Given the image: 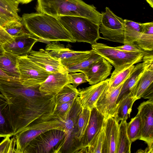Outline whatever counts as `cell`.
Returning <instances> with one entry per match:
<instances>
[{
    "label": "cell",
    "instance_id": "cell-40",
    "mask_svg": "<svg viewBox=\"0 0 153 153\" xmlns=\"http://www.w3.org/2000/svg\"><path fill=\"white\" fill-rule=\"evenodd\" d=\"M71 80V84L75 88L79 85L87 82V79L85 74L82 72L79 73L72 72L69 73Z\"/></svg>",
    "mask_w": 153,
    "mask_h": 153
},
{
    "label": "cell",
    "instance_id": "cell-8",
    "mask_svg": "<svg viewBox=\"0 0 153 153\" xmlns=\"http://www.w3.org/2000/svg\"><path fill=\"white\" fill-rule=\"evenodd\" d=\"M53 129L63 131L62 122L53 118L30 124L14 135L16 138V153H23L25 149L33 139L42 133Z\"/></svg>",
    "mask_w": 153,
    "mask_h": 153
},
{
    "label": "cell",
    "instance_id": "cell-14",
    "mask_svg": "<svg viewBox=\"0 0 153 153\" xmlns=\"http://www.w3.org/2000/svg\"><path fill=\"white\" fill-rule=\"evenodd\" d=\"M39 39L29 33L16 36L10 41L3 44L5 51L17 56L28 55Z\"/></svg>",
    "mask_w": 153,
    "mask_h": 153
},
{
    "label": "cell",
    "instance_id": "cell-33",
    "mask_svg": "<svg viewBox=\"0 0 153 153\" xmlns=\"http://www.w3.org/2000/svg\"><path fill=\"white\" fill-rule=\"evenodd\" d=\"M125 30L127 36L132 44H134L140 36L143 23L125 19Z\"/></svg>",
    "mask_w": 153,
    "mask_h": 153
},
{
    "label": "cell",
    "instance_id": "cell-24",
    "mask_svg": "<svg viewBox=\"0 0 153 153\" xmlns=\"http://www.w3.org/2000/svg\"><path fill=\"white\" fill-rule=\"evenodd\" d=\"M17 56L5 51L0 56V69L9 76L19 80V74L16 66Z\"/></svg>",
    "mask_w": 153,
    "mask_h": 153
},
{
    "label": "cell",
    "instance_id": "cell-41",
    "mask_svg": "<svg viewBox=\"0 0 153 153\" xmlns=\"http://www.w3.org/2000/svg\"><path fill=\"white\" fill-rule=\"evenodd\" d=\"M119 49L128 52H146L143 50L136 45L125 44L124 45L115 47Z\"/></svg>",
    "mask_w": 153,
    "mask_h": 153
},
{
    "label": "cell",
    "instance_id": "cell-29",
    "mask_svg": "<svg viewBox=\"0 0 153 153\" xmlns=\"http://www.w3.org/2000/svg\"><path fill=\"white\" fill-rule=\"evenodd\" d=\"M78 96L76 88L71 84L66 85L55 95L56 105L69 102L75 100Z\"/></svg>",
    "mask_w": 153,
    "mask_h": 153
},
{
    "label": "cell",
    "instance_id": "cell-39",
    "mask_svg": "<svg viewBox=\"0 0 153 153\" xmlns=\"http://www.w3.org/2000/svg\"><path fill=\"white\" fill-rule=\"evenodd\" d=\"M19 3L16 0H0V6L16 14L19 11Z\"/></svg>",
    "mask_w": 153,
    "mask_h": 153
},
{
    "label": "cell",
    "instance_id": "cell-2",
    "mask_svg": "<svg viewBox=\"0 0 153 153\" xmlns=\"http://www.w3.org/2000/svg\"><path fill=\"white\" fill-rule=\"evenodd\" d=\"M22 19L25 28L38 41L76 42L56 17L37 12L24 14Z\"/></svg>",
    "mask_w": 153,
    "mask_h": 153
},
{
    "label": "cell",
    "instance_id": "cell-34",
    "mask_svg": "<svg viewBox=\"0 0 153 153\" xmlns=\"http://www.w3.org/2000/svg\"><path fill=\"white\" fill-rule=\"evenodd\" d=\"M22 21H11L5 25L3 28L13 38L28 33L25 28Z\"/></svg>",
    "mask_w": 153,
    "mask_h": 153
},
{
    "label": "cell",
    "instance_id": "cell-36",
    "mask_svg": "<svg viewBox=\"0 0 153 153\" xmlns=\"http://www.w3.org/2000/svg\"><path fill=\"white\" fill-rule=\"evenodd\" d=\"M75 100L69 102L56 105L54 112L55 118L62 121L71 109Z\"/></svg>",
    "mask_w": 153,
    "mask_h": 153
},
{
    "label": "cell",
    "instance_id": "cell-38",
    "mask_svg": "<svg viewBox=\"0 0 153 153\" xmlns=\"http://www.w3.org/2000/svg\"><path fill=\"white\" fill-rule=\"evenodd\" d=\"M10 136L4 137L0 143V153H16L15 146L16 138L15 136L11 139Z\"/></svg>",
    "mask_w": 153,
    "mask_h": 153
},
{
    "label": "cell",
    "instance_id": "cell-13",
    "mask_svg": "<svg viewBox=\"0 0 153 153\" xmlns=\"http://www.w3.org/2000/svg\"><path fill=\"white\" fill-rule=\"evenodd\" d=\"M105 118L95 107L91 111L88 125L81 140L78 153H86L94 138L103 127Z\"/></svg>",
    "mask_w": 153,
    "mask_h": 153
},
{
    "label": "cell",
    "instance_id": "cell-28",
    "mask_svg": "<svg viewBox=\"0 0 153 153\" xmlns=\"http://www.w3.org/2000/svg\"><path fill=\"white\" fill-rule=\"evenodd\" d=\"M127 120H122L119 125V131L116 153H130L131 143L128 137Z\"/></svg>",
    "mask_w": 153,
    "mask_h": 153
},
{
    "label": "cell",
    "instance_id": "cell-7",
    "mask_svg": "<svg viewBox=\"0 0 153 153\" xmlns=\"http://www.w3.org/2000/svg\"><path fill=\"white\" fill-rule=\"evenodd\" d=\"M101 14L99 30L102 39L124 44H130L125 31L124 19L117 16L107 7Z\"/></svg>",
    "mask_w": 153,
    "mask_h": 153
},
{
    "label": "cell",
    "instance_id": "cell-12",
    "mask_svg": "<svg viewBox=\"0 0 153 153\" xmlns=\"http://www.w3.org/2000/svg\"><path fill=\"white\" fill-rule=\"evenodd\" d=\"M138 115L142 125L140 140L147 144L146 148L149 153L153 152V100H148L141 103L137 108Z\"/></svg>",
    "mask_w": 153,
    "mask_h": 153
},
{
    "label": "cell",
    "instance_id": "cell-27",
    "mask_svg": "<svg viewBox=\"0 0 153 153\" xmlns=\"http://www.w3.org/2000/svg\"><path fill=\"white\" fill-rule=\"evenodd\" d=\"M134 65L114 70L111 74L107 87L105 90L109 92L124 82L128 77L134 67Z\"/></svg>",
    "mask_w": 153,
    "mask_h": 153
},
{
    "label": "cell",
    "instance_id": "cell-25",
    "mask_svg": "<svg viewBox=\"0 0 153 153\" xmlns=\"http://www.w3.org/2000/svg\"><path fill=\"white\" fill-rule=\"evenodd\" d=\"M146 52H153V22L143 23V29L139 37L134 43Z\"/></svg>",
    "mask_w": 153,
    "mask_h": 153
},
{
    "label": "cell",
    "instance_id": "cell-46",
    "mask_svg": "<svg viewBox=\"0 0 153 153\" xmlns=\"http://www.w3.org/2000/svg\"><path fill=\"white\" fill-rule=\"evenodd\" d=\"M147 2L149 3L150 6L153 8V0H146Z\"/></svg>",
    "mask_w": 153,
    "mask_h": 153
},
{
    "label": "cell",
    "instance_id": "cell-18",
    "mask_svg": "<svg viewBox=\"0 0 153 153\" xmlns=\"http://www.w3.org/2000/svg\"><path fill=\"white\" fill-rule=\"evenodd\" d=\"M129 95L137 100H153V63L147 68L132 88Z\"/></svg>",
    "mask_w": 153,
    "mask_h": 153
},
{
    "label": "cell",
    "instance_id": "cell-10",
    "mask_svg": "<svg viewBox=\"0 0 153 153\" xmlns=\"http://www.w3.org/2000/svg\"><path fill=\"white\" fill-rule=\"evenodd\" d=\"M45 50L53 57L59 60L66 68L87 58L93 51L92 49L86 51H74L56 41L47 44Z\"/></svg>",
    "mask_w": 153,
    "mask_h": 153
},
{
    "label": "cell",
    "instance_id": "cell-32",
    "mask_svg": "<svg viewBox=\"0 0 153 153\" xmlns=\"http://www.w3.org/2000/svg\"><path fill=\"white\" fill-rule=\"evenodd\" d=\"M102 57L101 56L93 50L92 53L87 58L76 64L66 68L67 71L69 73L76 72H83L93 63Z\"/></svg>",
    "mask_w": 153,
    "mask_h": 153
},
{
    "label": "cell",
    "instance_id": "cell-15",
    "mask_svg": "<svg viewBox=\"0 0 153 153\" xmlns=\"http://www.w3.org/2000/svg\"><path fill=\"white\" fill-rule=\"evenodd\" d=\"M109 79L85 88H79L78 98L82 108L91 111L102 93L107 87Z\"/></svg>",
    "mask_w": 153,
    "mask_h": 153
},
{
    "label": "cell",
    "instance_id": "cell-26",
    "mask_svg": "<svg viewBox=\"0 0 153 153\" xmlns=\"http://www.w3.org/2000/svg\"><path fill=\"white\" fill-rule=\"evenodd\" d=\"M137 100L136 98L129 94L117 104L114 117L118 123L122 120H127L129 117L133 105Z\"/></svg>",
    "mask_w": 153,
    "mask_h": 153
},
{
    "label": "cell",
    "instance_id": "cell-22",
    "mask_svg": "<svg viewBox=\"0 0 153 153\" xmlns=\"http://www.w3.org/2000/svg\"><path fill=\"white\" fill-rule=\"evenodd\" d=\"M153 63V59L145 61L137 64L128 77L124 82L117 97V104L124 97L129 94L133 87L149 66Z\"/></svg>",
    "mask_w": 153,
    "mask_h": 153
},
{
    "label": "cell",
    "instance_id": "cell-45",
    "mask_svg": "<svg viewBox=\"0 0 153 153\" xmlns=\"http://www.w3.org/2000/svg\"><path fill=\"white\" fill-rule=\"evenodd\" d=\"M5 51L3 47V44L0 41V56L3 55Z\"/></svg>",
    "mask_w": 153,
    "mask_h": 153
},
{
    "label": "cell",
    "instance_id": "cell-11",
    "mask_svg": "<svg viewBox=\"0 0 153 153\" xmlns=\"http://www.w3.org/2000/svg\"><path fill=\"white\" fill-rule=\"evenodd\" d=\"M64 132L58 129L48 130L33 139L23 153H48L54 150L63 140Z\"/></svg>",
    "mask_w": 153,
    "mask_h": 153
},
{
    "label": "cell",
    "instance_id": "cell-4",
    "mask_svg": "<svg viewBox=\"0 0 153 153\" xmlns=\"http://www.w3.org/2000/svg\"><path fill=\"white\" fill-rule=\"evenodd\" d=\"M76 42L91 45L102 39L100 35L99 25L85 17L62 16L56 18Z\"/></svg>",
    "mask_w": 153,
    "mask_h": 153
},
{
    "label": "cell",
    "instance_id": "cell-23",
    "mask_svg": "<svg viewBox=\"0 0 153 153\" xmlns=\"http://www.w3.org/2000/svg\"><path fill=\"white\" fill-rule=\"evenodd\" d=\"M14 135L9 103L5 97L0 94V137Z\"/></svg>",
    "mask_w": 153,
    "mask_h": 153
},
{
    "label": "cell",
    "instance_id": "cell-30",
    "mask_svg": "<svg viewBox=\"0 0 153 153\" xmlns=\"http://www.w3.org/2000/svg\"><path fill=\"white\" fill-rule=\"evenodd\" d=\"M91 111L86 108H82L80 112L77 123V133L76 138L79 146L81 140L85 134L88 124Z\"/></svg>",
    "mask_w": 153,
    "mask_h": 153
},
{
    "label": "cell",
    "instance_id": "cell-19",
    "mask_svg": "<svg viewBox=\"0 0 153 153\" xmlns=\"http://www.w3.org/2000/svg\"><path fill=\"white\" fill-rule=\"evenodd\" d=\"M124 82L110 92H106L105 89L97 101L95 107L105 119L114 117L117 98Z\"/></svg>",
    "mask_w": 153,
    "mask_h": 153
},
{
    "label": "cell",
    "instance_id": "cell-6",
    "mask_svg": "<svg viewBox=\"0 0 153 153\" xmlns=\"http://www.w3.org/2000/svg\"><path fill=\"white\" fill-rule=\"evenodd\" d=\"M82 108L78 97L62 123L64 137L53 153H77L79 145L76 138L77 123L79 114Z\"/></svg>",
    "mask_w": 153,
    "mask_h": 153
},
{
    "label": "cell",
    "instance_id": "cell-9",
    "mask_svg": "<svg viewBox=\"0 0 153 153\" xmlns=\"http://www.w3.org/2000/svg\"><path fill=\"white\" fill-rule=\"evenodd\" d=\"M16 66L21 83L28 86H39L51 73L33 62L27 55L17 56Z\"/></svg>",
    "mask_w": 153,
    "mask_h": 153
},
{
    "label": "cell",
    "instance_id": "cell-1",
    "mask_svg": "<svg viewBox=\"0 0 153 153\" xmlns=\"http://www.w3.org/2000/svg\"><path fill=\"white\" fill-rule=\"evenodd\" d=\"M39 87L27 86L20 81L13 84H0V91L9 103L14 135L46 114L50 97L41 92Z\"/></svg>",
    "mask_w": 153,
    "mask_h": 153
},
{
    "label": "cell",
    "instance_id": "cell-43",
    "mask_svg": "<svg viewBox=\"0 0 153 153\" xmlns=\"http://www.w3.org/2000/svg\"><path fill=\"white\" fill-rule=\"evenodd\" d=\"M13 39L4 30L3 27L0 26V40L2 44L8 42Z\"/></svg>",
    "mask_w": 153,
    "mask_h": 153
},
{
    "label": "cell",
    "instance_id": "cell-31",
    "mask_svg": "<svg viewBox=\"0 0 153 153\" xmlns=\"http://www.w3.org/2000/svg\"><path fill=\"white\" fill-rule=\"evenodd\" d=\"M127 135L132 143L137 140H140L142 131L141 123L140 117L137 115L132 118L126 125Z\"/></svg>",
    "mask_w": 153,
    "mask_h": 153
},
{
    "label": "cell",
    "instance_id": "cell-5",
    "mask_svg": "<svg viewBox=\"0 0 153 153\" xmlns=\"http://www.w3.org/2000/svg\"><path fill=\"white\" fill-rule=\"evenodd\" d=\"M91 48L112 65L114 70L144 61V56L151 52H128L97 42L91 45Z\"/></svg>",
    "mask_w": 153,
    "mask_h": 153
},
{
    "label": "cell",
    "instance_id": "cell-17",
    "mask_svg": "<svg viewBox=\"0 0 153 153\" xmlns=\"http://www.w3.org/2000/svg\"><path fill=\"white\" fill-rule=\"evenodd\" d=\"M71 82L67 71L52 73L40 84L39 90L45 95L55 96L64 86L68 84H71Z\"/></svg>",
    "mask_w": 153,
    "mask_h": 153
},
{
    "label": "cell",
    "instance_id": "cell-44",
    "mask_svg": "<svg viewBox=\"0 0 153 153\" xmlns=\"http://www.w3.org/2000/svg\"><path fill=\"white\" fill-rule=\"evenodd\" d=\"M19 4H27L31 1L33 0H16Z\"/></svg>",
    "mask_w": 153,
    "mask_h": 153
},
{
    "label": "cell",
    "instance_id": "cell-42",
    "mask_svg": "<svg viewBox=\"0 0 153 153\" xmlns=\"http://www.w3.org/2000/svg\"><path fill=\"white\" fill-rule=\"evenodd\" d=\"M19 81V79L9 76L0 69V84H13Z\"/></svg>",
    "mask_w": 153,
    "mask_h": 153
},
{
    "label": "cell",
    "instance_id": "cell-37",
    "mask_svg": "<svg viewBox=\"0 0 153 153\" xmlns=\"http://www.w3.org/2000/svg\"><path fill=\"white\" fill-rule=\"evenodd\" d=\"M14 20L22 21V18L0 6V26L3 27L9 22Z\"/></svg>",
    "mask_w": 153,
    "mask_h": 153
},
{
    "label": "cell",
    "instance_id": "cell-35",
    "mask_svg": "<svg viewBox=\"0 0 153 153\" xmlns=\"http://www.w3.org/2000/svg\"><path fill=\"white\" fill-rule=\"evenodd\" d=\"M105 134L103 127L94 138L88 148L86 153H104Z\"/></svg>",
    "mask_w": 153,
    "mask_h": 153
},
{
    "label": "cell",
    "instance_id": "cell-21",
    "mask_svg": "<svg viewBox=\"0 0 153 153\" xmlns=\"http://www.w3.org/2000/svg\"><path fill=\"white\" fill-rule=\"evenodd\" d=\"M119 123L114 117L105 119L103 126L105 134L104 153H116Z\"/></svg>",
    "mask_w": 153,
    "mask_h": 153
},
{
    "label": "cell",
    "instance_id": "cell-20",
    "mask_svg": "<svg viewBox=\"0 0 153 153\" xmlns=\"http://www.w3.org/2000/svg\"><path fill=\"white\" fill-rule=\"evenodd\" d=\"M112 67L111 65L102 57L83 73L86 76L87 82L91 85L105 80L110 74Z\"/></svg>",
    "mask_w": 153,
    "mask_h": 153
},
{
    "label": "cell",
    "instance_id": "cell-3",
    "mask_svg": "<svg viewBox=\"0 0 153 153\" xmlns=\"http://www.w3.org/2000/svg\"><path fill=\"white\" fill-rule=\"evenodd\" d=\"M36 9L57 18L62 16H81L89 19L98 24L102 14L93 5L82 0H37Z\"/></svg>",
    "mask_w": 153,
    "mask_h": 153
},
{
    "label": "cell",
    "instance_id": "cell-16",
    "mask_svg": "<svg viewBox=\"0 0 153 153\" xmlns=\"http://www.w3.org/2000/svg\"><path fill=\"white\" fill-rule=\"evenodd\" d=\"M27 56L37 65L50 73L67 71L59 60L53 57L43 49L38 51L31 50Z\"/></svg>",
    "mask_w": 153,
    "mask_h": 153
}]
</instances>
